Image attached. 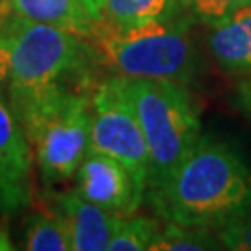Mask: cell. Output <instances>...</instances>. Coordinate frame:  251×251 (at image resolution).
<instances>
[{"label": "cell", "instance_id": "cell-1", "mask_svg": "<svg viewBox=\"0 0 251 251\" xmlns=\"http://www.w3.org/2000/svg\"><path fill=\"white\" fill-rule=\"evenodd\" d=\"M168 222L220 229L251 206V168L225 142L201 136L166 186L149 192Z\"/></svg>", "mask_w": 251, "mask_h": 251}, {"label": "cell", "instance_id": "cell-2", "mask_svg": "<svg viewBox=\"0 0 251 251\" xmlns=\"http://www.w3.org/2000/svg\"><path fill=\"white\" fill-rule=\"evenodd\" d=\"M45 184L69 180L90 149L91 99L54 84L9 99Z\"/></svg>", "mask_w": 251, "mask_h": 251}, {"label": "cell", "instance_id": "cell-3", "mask_svg": "<svg viewBox=\"0 0 251 251\" xmlns=\"http://www.w3.org/2000/svg\"><path fill=\"white\" fill-rule=\"evenodd\" d=\"M149 149L147 190L166 186L201 138L194 97L184 84L151 78H123Z\"/></svg>", "mask_w": 251, "mask_h": 251}, {"label": "cell", "instance_id": "cell-4", "mask_svg": "<svg viewBox=\"0 0 251 251\" xmlns=\"http://www.w3.org/2000/svg\"><path fill=\"white\" fill-rule=\"evenodd\" d=\"M192 21L184 13L130 30H114L100 25L93 39L100 60L117 76L170 80L188 86L199 67Z\"/></svg>", "mask_w": 251, "mask_h": 251}, {"label": "cell", "instance_id": "cell-5", "mask_svg": "<svg viewBox=\"0 0 251 251\" xmlns=\"http://www.w3.org/2000/svg\"><path fill=\"white\" fill-rule=\"evenodd\" d=\"M0 36L8 50L9 99L63 84V78L84 69L93 50L73 32L15 13L6 19Z\"/></svg>", "mask_w": 251, "mask_h": 251}, {"label": "cell", "instance_id": "cell-6", "mask_svg": "<svg viewBox=\"0 0 251 251\" xmlns=\"http://www.w3.org/2000/svg\"><path fill=\"white\" fill-rule=\"evenodd\" d=\"M90 149L119 160L147 192L149 149L123 76L102 82L91 97Z\"/></svg>", "mask_w": 251, "mask_h": 251}, {"label": "cell", "instance_id": "cell-7", "mask_svg": "<svg viewBox=\"0 0 251 251\" xmlns=\"http://www.w3.org/2000/svg\"><path fill=\"white\" fill-rule=\"evenodd\" d=\"M76 192L119 216L136 214L145 196L121 162L91 149H88L76 170Z\"/></svg>", "mask_w": 251, "mask_h": 251}, {"label": "cell", "instance_id": "cell-8", "mask_svg": "<svg viewBox=\"0 0 251 251\" xmlns=\"http://www.w3.org/2000/svg\"><path fill=\"white\" fill-rule=\"evenodd\" d=\"M32 196V149L11 108L0 99V212L25 208Z\"/></svg>", "mask_w": 251, "mask_h": 251}, {"label": "cell", "instance_id": "cell-9", "mask_svg": "<svg viewBox=\"0 0 251 251\" xmlns=\"http://www.w3.org/2000/svg\"><path fill=\"white\" fill-rule=\"evenodd\" d=\"M58 214L69 229L73 251H106L123 216L82 198L76 190L54 194Z\"/></svg>", "mask_w": 251, "mask_h": 251}, {"label": "cell", "instance_id": "cell-10", "mask_svg": "<svg viewBox=\"0 0 251 251\" xmlns=\"http://www.w3.org/2000/svg\"><path fill=\"white\" fill-rule=\"evenodd\" d=\"M208 50L224 71L238 76L251 71V6L210 26Z\"/></svg>", "mask_w": 251, "mask_h": 251}, {"label": "cell", "instance_id": "cell-11", "mask_svg": "<svg viewBox=\"0 0 251 251\" xmlns=\"http://www.w3.org/2000/svg\"><path fill=\"white\" fill-rule=\"evenodd\" d=\"M9 8L19 17L62 28L84 39H93L102 25L91 15L84 0H9Z\"/></svg>", "mask_w": 251, "mask_h": 251}, {"label": "cell", "instance_id": "cell-12", "mask_svg": "<svg viewBox=\"0 0 251 251\" xmlns=\"http://www.w3.org/2000/svg\"><path fill=\"white\" fill-rule=\"evenodd\" d=\"M184 13H188L184 0H104L102 25L114 30H130Z\"/></svg>", "mask_w": 251, "mask_h": 251}, {"label": "cell", "instance_id": "cell-13", "mask_svg": "<svg viewBox=\"0 0 251 251\" xmlns=\"http://www.w3.org/2000/svg\"><path fill=\"white\" fill-rule=\"evenodd\" d=\"M25 248L30 251H69V229L58 212L32 214L25 225Z\"/></svg>", "mask_w": 251, "mask_h": 251}, {"label": "cell", "instance_id": "cell-14", "mask_svg": "<svg viewBox=\"0 0 251 251\" xmlns=\"http://www.w3.org/2000/svg\"><path fill=\"white\" fill-rule=\"evenodd\" d=\"M220 248V240L210 233V229L173 222H168L166 227H162L149 246L151 251H203Z\"/></svg>", "mask_w": 251, "mask_h": 251}, {"label": "cell", "instance_id": "cell-15", "mask_svg": "<svg viewBox=\"0 0 251 251\" xmlns=\"http://www.w3.org/2000/svg\"><path fill=\"white\" fill-rule=\"evenodd\" d=\"M160 231L156 220L147 216H123L106 251H144L149 250L152 238Z\"/></svg>", "mask_w": 251, "mask_h": 251}, {"label": "cell", "instance_id": "cell-16", "mask_svg": "<svg viewBox=\"0 0 251 251\" xmlns=\"http://www.w3.org/2000/svg\"><path fill=\"white\" fill-rule=\"evenodd\" d=\"M188 15L206 26H214L234 11L251 6V0H184Z\"/></svg>", "mask_w": 251, "mask_h": 251}, {"label": "cell", "instance_id": "cell-17", "mask_svg": "<svg viewBox=\"0 0 251 251\" xmlns=\"http://www.w3.org/2000/svg\"><path fill=\"white\" fill-rule=\"evenodd\" d=\"M216 236L222 248L234 251H251V206L240 216L222 225Z\"/></svg>", "mask_w": 251, "mask_h": 251}, {"label": "cell", "instance_id": "cell-18", "mask_svg": "<svg viewBox=\"0 0 251 251\" xmlns=\"http://www.w3.org/2000/svg\"><path fill=\"white\" fill-rule=\"evenodd\" d=\"M236 104L251 119V71L240 75L236 82Z\"/></svg>", "mask_w": 251, "mask_h": 251}, {"label": "cell", "instance_id": "cell-19", "mask_svg": "<svg viewBox=\"0 0 251 251\" xmlns=\"http://www.w3.org/2000/svg\"><path fill=\"white\" fill-rule=\"evenodd\" d=\"M84 4L88 6V9L91 11V15L97 19V21H102V9H104V0H84Z\"/></svg>", "mask_w": 251, "mask_h": 251}, {"label": "cell", "instance_id": "cell-20", "mask_svg": "<svg viewBox=\"0 0 251 251\" xmlns=\"http://www.w3.org/2000/svg\"><path fill=\"white\" fill-rule=\"evenodd\" d=\"M11 13H13V11L9 8V0H0V28L4 26L6 19H8Z\"/></svg>", "mask_w": 251, "mask_h": 251}]
</instances>
